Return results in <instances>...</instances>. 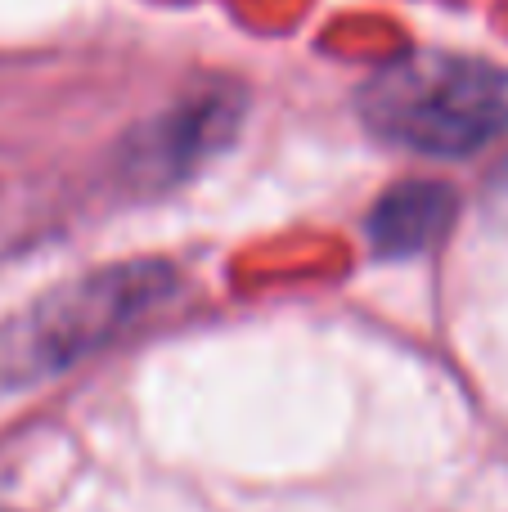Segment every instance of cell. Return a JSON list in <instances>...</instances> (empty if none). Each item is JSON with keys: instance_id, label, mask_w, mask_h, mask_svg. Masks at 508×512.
I'll list each match as a JSON object with an SVG mask.
<instances>
[{"instance_id": "obj_3", "label": "cell", "mask_w": 508, "mask_h": 512, "mask_svg": "<svg viewBox=\"0 0 508 512\" xmlns=\"http://www.w3.org/2000/svg\"><path fill=\"white\" fill-rule=\"evenodd\" d=\"M459 212V198L441 180H405V185L387 189L378 207L369 212V243L378 256H419L437 248V239L450 230Z\"/></svg>"}, {"instance_id": "obj_2", "label": "cell", "mask_w": 508, "mask_h": 512, "mask_svg": "<svg viewBox=\"0 0 508 512\" xmlns=\"http://www.w3.org/2000/svg\"><path fill=\"white\" fill-rule=\"evenodd\" d=\"M171 292V270L162 265H122L108 274H90L77 288L50 297L27 319V342L9 351V360H23L27 373L63 369L68 360L95 351L99 342L117 337L131 319H140L153 301Z\"/></svg>"}, {"instance_id": "obj_1", "label": "cell", "mask_w": 508, "mask_h": 512, "mask_svg": "<svg viewBox=\"0 0 508 512\" xmlns=\"http://www.w3.org/2000/svg\"><path fill=\"white\" fill-rule=\"evenodd\" d=\"M369 131L432 158H468L508 131V68L450 54L387 63L360 95Z\"/></svg>"}]
</instances>
